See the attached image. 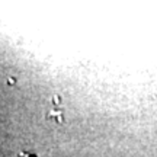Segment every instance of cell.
Returning a JSON list of instances; mask_svg holds the SVG:
<instances>
[{
	"label": "cell",
	"mask_w": 157,
	"mask_h": 157,
	"mask_svg": "<svg viewBox=\"0 0 157 157\" xmlns=\"http://www.w3.org/2000/svg\"><path fill=\"white\" fill-rule=\"evenodd\" d=\"M48 119H51V118H55L57 122H63L64 121V116H63V112L61 111H58V109H54L51 114H48V116H47Z\"/></svg>",
	"instance_id": "6da1fadb"
},
{
	"label": "cell",
	"mask_w": 157,
	"mask_h": 157,
	"mask_svg": "<svg viewBox=\"0 0 157 157\" xmlns=\"http://www.w3.org/2000/svg\"><path fill=\"white\" fill-rule=\"evenodd\" d=\"M52 102H54V103H60V102H61V98H60V96H57V95H55V96H54V98H52Z\"/></svg>",
	"instance_id": "7a4b0ae2"
},
{
	"label": "cell",
	"mask_w": 157,
	"mask_h": 157,
	"mask_svg": "<svg viewBox=\"0 0 157 157\" xmlns=\"http://www.w3.org/2000/svg\"><path fill=\"white\" fill-rule=\"evenodd\" d=\"M15 82H16L15 79H9V80H7V83H9V85H12V83H15Z\"/></svg>",
	"instance_id": "3957f363"
}]
</instances>
